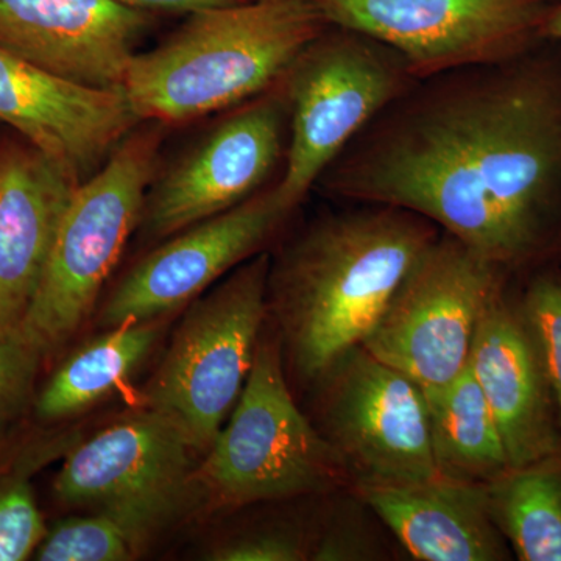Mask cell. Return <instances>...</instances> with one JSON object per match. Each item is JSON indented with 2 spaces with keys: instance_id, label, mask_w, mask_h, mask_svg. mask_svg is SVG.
I'll use <instances>...</instances> for the list:
<instances>
[{
  "instance_id": "cell-1",
  "label": "cell",
  "mask_w": 561,
  "mask_h": 561,
  "mask_svg": "<svg viewBox=\"0 0 561 561\" xmlns=\"http://www.w3.org/2000/svg\"><path fill=\"white\" fill-rule=\"evenodd\" d=\"M416 80L317 186L419 214L511 275L561 247V66L534 55Z\"/></svg>"
},
{
  "instance_id": "cell-2",
  "label": "cell",
  "mask_w": 561,
  "mask_h": 561,
  "mask_svg": "<svg viewBox=\"0 0 561 561\" xmlns=\"http://www.w3.org/2000/svg\"><path fill=\"white\" fill-rule=\"evenodd\" d=\"M393 206L348 203L312 220L268 268V316L284 362L309 386L370 335L401 280L440 236Z\"/></svg>"
},
{
  "instance_id": "cell-3",
  "label": "cell",
  "mask_w": 561,
  "mask_h": 561,
  "mask_svg": "<svg viewBox=\"0 0 561 561\" xmlns=\"http://www.w3.org/2000/svg\"><path fill=\"white\" fill-rule=\"evenodd\" d=\"M328 24L312 0H245L190 14L136 54L125 98L139 122L180 124L238 108L279 83Z\"/></svg>"
},
{
  "instance_id": "cell-4",
  "label": "cell",
  "mask_w": 561,
  "mask_h": 561,
  "mask_svg": "<svg viewBox=\"0 0 561 561\" xmlns=\"http://www.w3.org/2000/svg\"><path fill=\"white\" fill-rule=\"evenodd\" d=\"M202 478L230 507L354 489L348 468L295 402L278 332L257 343L241 398L208 449Z\"/></svg>"
},
{
  "instance_id": "cell-5",
  "label": "cell",
  "mask_w": 561,
  "mask_h": 561,
  "mask_svg": "<svg viewBox=\"0 0 561 561\" xmlns=\"http://www.w3.org/2000/svg\"><path fill=\"white\" fill-rule=\"evenodd\" d=\"M160 140L157 131H131L73 192L20 324L41 356L65 346L94 308L142 220Z\"/></svg>"
},
{
  "instance_id": "cell-6",
  "label": "cell",
  "mask_w": 561,
  "mask_h": 561,
  "mask_svg": "<svg viewBox=\"0 0 561 561\" xmlns=\"http://www.w3.org/2000/svg\"><path fill=\"white\" fill-rule=\"evenodd\" d=\"M268 268L262 251L192 301L151 378L149 409L176 424L194 451L208 453L249 379L268 317Z\"/></svg>"
},
{
  "instance_id": "cell-7",
  "label": "cell",
  "mask_w": 561,
  "mask_h": 561,
  "mask_svg": "<svg viewBox=\"0 0 561 561\" xmlns=\"http://www.w3.org/2000/svg\"><path fill=\"white\" fill-rule=\"evenodd\" d=\"M415 81L391 47L328 25L284 77L289 146L275 184L280 203L294 213L351 140Z\"/></svg>"
},
{
  "instance_id": "cell-8",
  "label": "cell",
  "mask_w": 561,
  "mask_h": 561,
  "mask_svg": "<svg viewBox=\"0 0 561 561\" xmlns=\"http://www.w3.org/2000/svg\"><path fill=\"white\" fill-rule=\"evenodd\" d=\"M508 276L440 232L401 280L362 346L421 389L445 386L467 368L479 321L505 290Z\"/></svg>"
},
{
  "instance_id": "cell-9",
  "label": "cell",
  "mask_w": 561,
  "mask_h": 561,
  "mask_svg": "<svg viewBox=\"0 0 561 561\" xmlns=\"http://www.w3.org/2000/svg\"><path fill=\"white\" fill-rule=\"evenodd\" d=\"M308 387V416L348 468L354 489L405 485L438 476L426 397L411 378L359 345Z\"/></svg>"
},
{
  "instance_id": "cell-10",
  "label": "cell",
  "mask_w": 561,
  "mask_h": 561,
  "mask_svg": "<svg viewBox=\"0 0 561 561\" xmlns=\"http://www.w3.org/2000/svg\"><path fill=\"white\" fill-rule=\"evenodd\" d=\"M332 27L364 33L408 62L416 80L511 60L541 39L545 0H312Z\"/></svg>"
},
{
  "instance_id": "cell-11",
  "label": "cell",
  "mask_w": 561,
  "mask_h": 561,
  "mask_svg": "<svg viewBox=\"0 0 561 561\" xmlns=\"http://www.w3.org/2000/svg\"><path fill=\"white\" fill-rule=\"evenodd\" d=\"M289 122L284 79L220 122L147 192L144 228L168 239L260 192L275 171Z\"/></svg>"
},
{
  "instance_id": "cell-12",
  "label": "cell",
  "mask_w": 561,
  "mask_h": 561,
  "mask_svg": "<svg viewBox=\"0 0 561 561\" xmlns=\"http://www.w3.org/2000/svg\"><path fill=\"white\" fill-rule=\"evenodd\" d=\"M290 216L273 186L176 232L117 284L103 306L102 327L110 330L179 311L221 276L262 253Z\"/></svg>"
},
{
  "instance_id": "cell-13",
  "label": "cell",
  "mask_w": 561,
  "mask_h": 561,
  "mask_svg": "<svg viewBox=\"0 0 561 561\" xmlns=\"http://www.w3.org/2000/svg\"><path fill=\"white\" fill-rule=\"evenodd\" d=\"M192 446L161 413H138L81 443L55 479L58 500L111 512L150 531L186 489Z\"/></svg>"
},
{
  "instance_id": "cell-14",
  "label": "cell",
  "mask_w": 561,
  "mask_h": 561,
  "mask_svg": "<svg viewBox=\"0 0 561 561\" xmlns=\"http://www.w3.org/2000/svg\"><path fill=\"white\" fill-rule=\"evenodd\" d=\"M0 121L76 184L94 175L139 124L124 91L73 83L3 47Z\"/></svg>"
},
{
  "instance_id": "cell-15",
  "label": "cell",
  "mask_w": 561,
  "mask_h": 561,
  "mask_svg": "<svg viewBox=\"0 0 561 561\" xmlns=\"http://www.w3.org/2000/svg\"><path fill=\"white\" fill-rule=\"evenodd\" d=\"M149 25L116 0H0V47L99 90H122Z\"/></svg>"
},
{
  "instance_id": "cell-16",
  "label": "cell",
  "mask_w": 561,
  "mask_h": 561,
  "mask_svg": "<svg viewBox=\"0 0 561 561\" xmlns=\"http://www.w3.org/2000/svg\"><path fill=\"white\" fill-rule=\"evenodd\" d=\"M468 368L493 412L511 468L561 451V426L551 383L505 290L479 321Z\"/></svg>"
},
{
  "instance_id": "cell-17",
  "label": "cell",
  "mask_w": 561,
  "mask_h": 561,
  "mask_svg": "<svg viewBox=\"0 0 561 561\" xmlns=\"http://www.w3.org/2000/svg\"><path fill=\"white\" fill-rule=\"evenodd\" d=\"M77 186L31 144L0 150V330L20 328Z\"/></svg>"
},
{
  "instance_id": "cell-18",
  "label": "cell",
  "mask_w": 561,
  "mask_h": 561,
  "mask_svg": "<svg viewBox=\"0 0 561 561\" xmlns=\"http://www.w3.org/2000/svg\"><path fill=\"white\" fill-rule=\"evenodd\" d=\"M401 552L416 561H505L507 541L491 518L486 483L435 476L405 485L356 486Z\"/></svg>"
},
{
  "instance_id": "cell-19",
  "label": "cell",
  "mask_w": 561,
  "mask_h": 561,
  "mask_svg": "<svg viewBox=\"0 0 561 561\" xmlns=\"http://www.w3.org/2000/svg\"><path fill=\"white\" fill-rule=\"evenodd\" d=\"M423 391L438 476L490 483L511 470L500 427L468 365L451 382Z\"/></svg>"
},
{
  "instance_id": "cell-20",
  "label": "cell",
  "mask_w": 561,
  "mask_h": 561,
  "mask_svg": "<svg viewBox=\"0 0 561 561\" xmlns=\"http://www.w3.org/2000/svg\"><path fill=\"white\" fill-rule=\"evenodd\" d=\"M161 320L133 321L77 350L39 391L35 411L54 423L90 409L108 397L146 360L161 334Z\"/></svg>"
},
{
  "instance_id": "cell-21",
  "label": "cell",
  "mask_w": 561,
  "mask_h": 561,
  "mask_svg": "<svg viewBox=\"0 0 561 561\" xmlns=\"http://www.w3.org/2000/svg\"><path fill=\"white\" fill-rule=\"evenodd\" d=\"M491 518L522 561H561V451L486 483Z\"/></svg>"
},
{
  "instance_id": "cell-22",
  "label": "cell",
  "mask_w": 561,
  "mask_h": 561,
  "mask_svg": "<svg viewBox=\"0 0 561 561\" xmlns=\"http://www.w3.org/2000/svg\"><path fill=\"white\" fill-rule=\"evenodd\" d=\"M317 515L313 561H381L394 559V546L379 516L356 490L328 494Z\"/></svg>"
},
{
  "instance_id": "cell-23",
  "label": "cell",
  "mask_w": 561,
  "mask_h": 561,
  "mask_svg": "<svg viewBox=\"0 0 561 561\" xmlns=\"http://www.w3.org/2000/svg\"><path fill=\"white\" fill-rule=\"evenodd\" d=\"M149 531L116 513L70 518L47 530L36 548L39 561H125L139 552Z\"/></svg>"
},
{
  "instance_id": "cell-24",
  "label": "cell",
  "mask_w": 561,
  "mask_h": 561,
  "mask_svg": "<svg viewBox=\"0 0 561 561\" xmlns=\"http://www.w3.org/2000/svg\"><path fill=\"white\" fill-rule=\"evenodd\" d=\"M515 306L551 383L561 426V275L535 276Z\"/></svg>"
},
{
  "instance_id": "cell-25",
  "label": "cell",
  "mask_w": 561,
  "mask_h": 561,
  "mask_svg": "<svg viewBox=\"0 0 561 561\" xmlns=\"http://www.w3.org/2000/svg\"><path fill=\"white\" fill-rule=\"evenodd\" d=\"M317 519L272 522L234 535L213 549L216 561H305L311 560Z\"/></svg>"
},
{
  "instance_id": "cell-26",
  "label": "cell",
  "mask_w": 561,
  "mask_h": 561,
  "mask_svg": "<svg viewBox=\"0 0 561 561\" xmlns=\"http://www.w3.org/2000/svg\"><path fill=\"white\" fill-rule=\"evenodd\" d=\"M43 515L28 482L0 485V561H22L35 553L46 535Z\"/></svg>"
},
{
  "instance_id": "cell-27",
  "label": "cell",
  "mask_w": 561,
  "mask_h": 561,
  "mask_svg": "<svg viewBox=\"0 0 561 561\" xmlns=\"http://www.w3.org/2000/svg\"><path fill=\"white\" fill-rule=\"evenodd\" d=\"M41 359L39 351L20 328L0 330V432L31 400Z\"/></svg>"
},
{
  "instance_id": "cell-28",
  "label": "cell",
  "mask_w": 561,
  "mask_h": 561,
  "mask_svg": "<svg viewBox=\"0 0 561 561\" xmlns=\"http://www.w3.org/2000/svg\"><path fill=\"white\" fill-rule=\"evenodd\" d=\"M128 9L146 11H168V13H197L216 7L234 5L245 0H116Z\"/></svg>"
},
{
  "instance_id": "cell-29",
  "label": "cell",
  "mask_w": 561,
  "mask_h": 561,
  "mask_svg": "<svg viewBox=\"0 0 561 561\" xmlns=\"http://www.w3.org/2000/svg\"><path fill=\"white\" fill-rule=\"evenodd\" d=\"M541 39L560 41L561 43V2L548 7L541 25Z\"/></svg>"
}]
</instances>
